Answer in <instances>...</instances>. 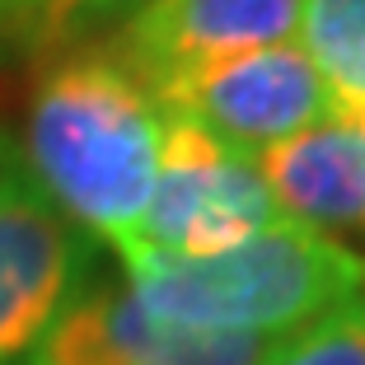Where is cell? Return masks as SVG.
I'll return each mask as SVG.
<instances>
[{"label":"cell","mask_w":365,"mask_h":365,"mask_svg":"<svg viewBox=\"0 0 365 365\" xmlns=\"http://www.w3.org/2000/svg\"><path fill=\"white\" fill-rule=\"evenodd\" d=\"M38 66L19 150L66 220L122 262L155 197L164 113L108 38Z\"/></svg>","instance_id":"cell-1"},{"label":"cell","mask_w":365,"mask_h":365,"mask_svg":"<svg viewBox=\"0 0 365 365\" xmlns=\"http://www.w3.org/2000/svg\"><path fill=\"white\" fill-rule=\"evenodd\" d=\"M127 286L145 314L178 328L290 337L323 314L361 300L365 258L281 215L262 235L215 258H145L127 267Z\"/></svg>","instance_id":"cell-2"},{"label":"cell","mask_w":365,"mask_h":365,"mask_svg":"<svg viewBox=\"0 0 365 365\" xmlns=\"http://www.w3.org/2000/svg\"><path fill=\"white\" fill-rule=\"evenodd\" d=\"M281 220L258 164L230 155L197 122L164 113L160 178L145 206L136 248L122 258V272L145 258H215Z\"/></svg>","instance_id":"cell-3"},{"label":"cell","mask_w":365,"mask_h":365,"mask_svg":"<svg viewBox=\"0 0 365 365\" xmlns=\"http://www.w3.org/2000/svg\"><path fill=\"white\" fill-rule=\"evenodd\" d=\"M89 235L33 178L24 150L0 131V365H29L71 304L94 286Z\"/></svg>","instance_id":"cell-4"},{"label":"cell","mask_w":365,"mask_h":365,"mask_svg":"<svg viewBox=\"0 0 365 365\" xmlns=\"http://www.w3.org/2000/svg\"><path fill=\"white\" fill-rule=\"evenodd\" d=\"M155 103L160 113L197 122L230 155H244V160H258L272 145L328 118L323 85L300 43H277L215 61L155 94Z\"/></svg>","instance_id":"cell-5"},{"label":"cell","mask_w":365,"mask_h":365,"mask_svg":"<svg viewBox=\"0 0 365 365\" xmlns=\"http://www.w3.org/2000/svg\"><path fill=\"white\" fill-rule=\"evenodd\" d=\"M304 0H145L108 33V43L150 94L215 61L290 43Z\"/></svg>","instance_id":"cell-6"},{"label":"cell","mask_w":365,"mask_h":365,"mask_svg":"<svg viewBox=\"0 0 365 365\" xmlns=\"http://www.w3.org/2000/svg\"><path fill=\"white\" fill-rule=\"evenodd\" d=\"M286 337L178 328L140 309L131 286H89L56 319L29 365H267Z\"/></svg>","instance_id":"cell-7"},{"label":"cell","mask_w":365,"mask_h":365,"mask_svg":"<svg viewBox=\"0 0 365 365\" xmlns=\"http://www.w3.org/2000/svg\"><path fill=\"white\" fill-rule=\"evenodd\" d=\"M253 164L286 220H300L365 258V122L323 118Z\"/></svg>","instance_id":"cell-8"},{"label":"cell","mask_w":365,"mask_h":365,"mask_svg":"<svg viewBox=\"0 0 365 365\" xmlns=\"http://www.w3.org/2000/svg\"><path fill=\"white\" fill-rule=\"evenodd\" d=\"M304 56L328 98V118L365 122V0H304Z\"/></svg>","instance_id":"cell-9"},{"label":"cell","mask_w":365,"mask_h":365,"mask_svg":"<svg viewBox=\"0 0 365 365\" xmlns=\"http://www.w3.org/2000/svg\"><path fill=\"white\" fill-rule=\"evenodd\" d=\"M140 5L145 0H10L5 43H14L33 61H47L80 43L108 38Z\"/></svg>","instance_id":"cell-10"},{"label":"cell","mask_w":365,"mask_h":365,"mask_svg":"<svg viewBox=\"0 0 365 365\" xmlns=\"http://www.w3.org/2000/svg\"><path fill=\"white\" fill-rule=\"evenodd\" d=\"M267 365H365V295L290 333Z\"/></svg>","instance_id":"cell-11"},{"label":"cell","mask_w":365,"mask_h":365,"mask_svg":"<svg viewBox=\"0 0 365 365\" xmlns=\"http://www.w3.org/2000/svg\"><path fill=\"white\" fill-rule=\"evenodd\" d=\"M5 19H10V0H0V43H5Z\"/></svg>","instance_id":"cell-12"}]
</instances>
